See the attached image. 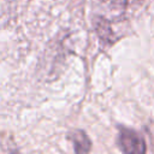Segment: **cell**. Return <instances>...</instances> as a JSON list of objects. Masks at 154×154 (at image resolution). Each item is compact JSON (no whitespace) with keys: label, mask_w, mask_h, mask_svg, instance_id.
<instances>
[{"label":"cell","mask_w":154,"mask_h":154,"mask_svg":"<svg viewBox=\"0 0 154 154\" xmlns=\"http://www.w3.org/2000/svg\"><path fill=\"white\" fill-rule=\"evenodd\" d=\"M132 0H88L94 19L101 22H114L123 18Z\"/></svg>","instance_id":"obj_1"},{"label":"cell","mask_w":154,"mask_h":154,"mask_svg":"<svg viewBox=\"0 0 154 154\" xmlns=\"http://www.w3.org/2000/svg\"><path fill=\"white\" fill-rule=\"evenodd\" d=\"M118 142L122 152L124 153H146V143L144 140L135 131L128 128H119V136Z\"/></svg>","instance_id":"obj_2"},{"label":"cell","mask_w":154,"mask_h":154,"mask_svg":"<svg viewBox=\"0 0 154 154\" xmlns=\"http://www.w3.org/2000/svg\"><path fill=\"white\" fill-rule=\"evenodd\" d=\"M69 138L73 144L75 153H88L91 148V142L89 137L82 130H73L69 134Z\"/></svg>","instance_id":"obj_3"},{"label":"cell","mask_w":154,"mask_h":154,"mask_svg":"<svg viewBox=\"0 0 154 154\" xmlns=\"http://www.w3.org/2000/svg\"><path fill=\"white\" fill-rule=\"evenodd\" d=\"M150 135H152V136L154 137V131H152V130H150Z\"/></svg>","instance_id":"obj_4"}]
</instances>
